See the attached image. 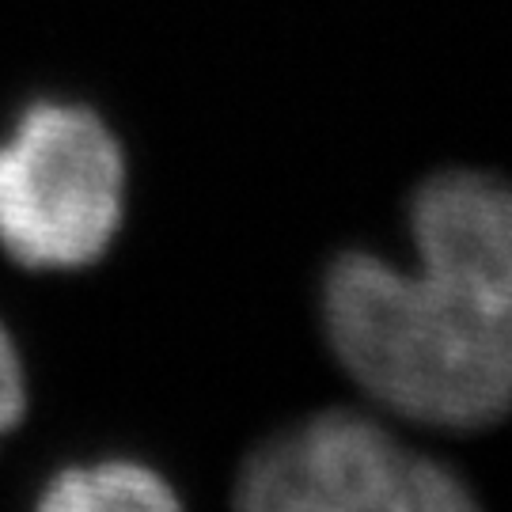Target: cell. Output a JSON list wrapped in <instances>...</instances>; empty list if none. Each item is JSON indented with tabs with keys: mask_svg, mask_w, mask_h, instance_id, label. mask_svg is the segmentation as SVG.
Instances as JSON below:
<instances>
[{
	"mask_svg": "<svg viewBox=\"0 0 512 512\" xmlns=\"http://www.w3.org/2000/svg\"><path fill=\"white\" fill-rule=\"evenodd\" d=\"M27 406V384H23V365L19 353L8 338V330L0 327V437L8 429H16Z\"/></svg>",
	"mask_w": 512,
	"mask_h": 512,
	"instance_id": "5b68a950",
	"label": "cell"
},
{
	"mask_svg": "<svg viewBox=\"0 0 512 512\" xmlns=\"http://www.w3.org/2000/svg\"><path fill=\"white\" fill-rule=\"evenodd\" d=\"M232 512H482L463 478L380 421L327 410L255 448Z\"/></svg>",
	"mask_w": 512,
	"mask_h": 512,
	"instance_id": "3957f363",
	"label": "cell"
},
{
	"mask_svg": "<svg viewBox=\"0 0 512 512\" xmlns=\"http://www.w3.org/2000/svg\"><path fill=\"white\" fill-rule=\"evenodd\" d=\"M418 270L368 251L323 281L327 342L376 403L437 429L512 414V186L444 171L410 205Z\"/></svg>",
	"mask_w": 512,
	"mask_h": 512,
	"instance_id": "6da1fadb",
	"label": "cell"
},
{
	"mask_svg": "<svg viewBox=\"0 0 512 512\" xmlns=\"http://www.w3.org/2000/svg\"><path fill=\"white\" fill-rule=\"evenodd\" d=\"M35 512H183V505L145 463L107 459L61 471L38 497Z\"/></svg>",
	"mask_w": 512,
	"mask_h": 512,
	"instance_id": "277c9868",
	"label": "cell"
},
{
	"mask_svg": "<svg viewBox=\"0 0 512 512\" xmlns=\"http://www.w3.org/2000/svg\"><path fill=\"white\" fill-rule=\"evenodd\" d=\"M122 205V145L92 110L38 103L0 141V247L19 266H92L118 236Z\"/></svg>",
	"mask_w": 512,
	"mask_h": 512,
	"instance_id": "7a4b0ae2",
	"label": "cell"
}]
</instances>
